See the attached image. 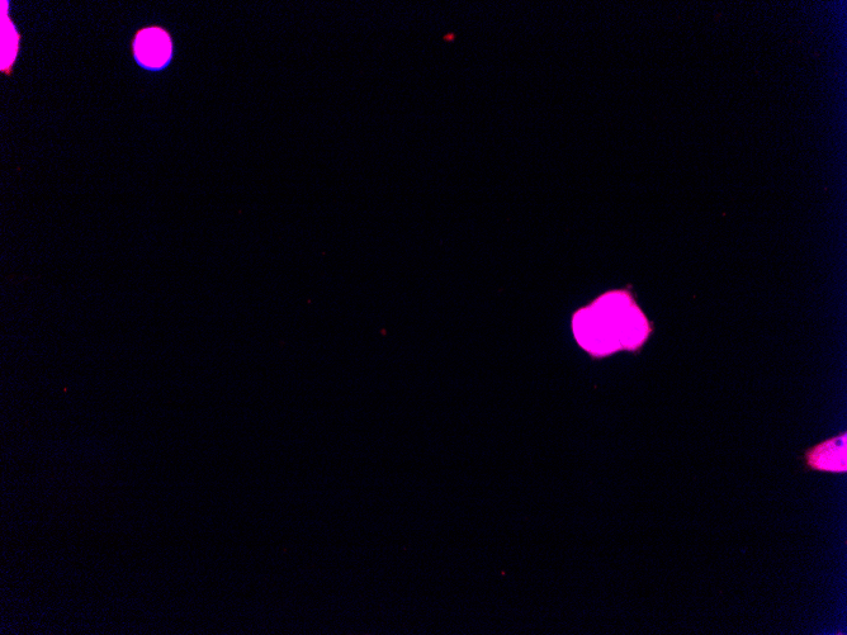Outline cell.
Here are the masks:
<instances>
[{"mask_svg": "<svg viewBox=\"0 0 847 635\" xmlns=\"http://www.w3.org/2000/svg\"><path fill=\"white\" fill-rule=\"evenodd\" d=\"M577 343L594 357L641 348L651 334L647 317L627 289L604 293L572 320Z\"/></svg>", "mask_w": 847, "mask_h": 635, "instance_id": "6da1fadb", "label": "cell"}, {"mask_svg": "<svg viewBox=\"0 0 847 635\" xmlns=\"http://www.w3.org/2000/svg\"><path fill=\"white\" fill-rule=\"evenodd\" d=\"M135 55L145 68H163L172 58V41L168 33L156 27L137 33Z\"/></svg>", "mask_w": 847, "mask_h": 635, "instance_id": "7a4b0ae2", "label": "cell"}, {"mask_svg": "<svg viewBox=\"0 0 847 635\" xmlns=\"http://www.w3.org/2000/svg\"><path fill=\"white\" fill-rule=\"evenodd\" d=\"M808 466L820 471L846 472V434L817 445L807 453Z\"/></svg>", "mask_w": 847, "mask_h": 635, "instance_id": "3957f363", "label": "cell"}]
</instances>
